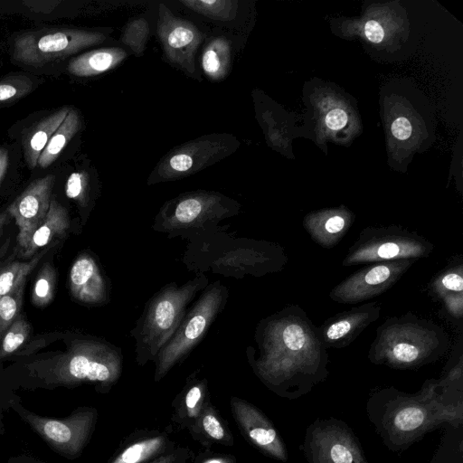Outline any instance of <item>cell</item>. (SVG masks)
Segmentation results:
<instances>
[{
    "label": "cell",
    "mask_w": 463,
    "mask_h": 463,
    "mask_svg": "<svg viewBox=\"0 0 463 463\" xmlns=\"http://www.w3.org/2000/svg\"><path fill=\"white\" fill-rule=\"evenodd\" d=\"M417 260L407 259L369 263L336 285L329 297L342 304L371 299L391 288Z\"/></svg>",
    "instance_id": "7c38bea8"
},
{
    "label": "cell",
    "mask_w": 463,
    "mask_h": 463,
    "mask_svg": "<svg viewBox=\"0 0 463 463\" xmlns=\"http://www.w3.org/2000/svg\"><path fill=\"white\" fill-rule=\"evenodd\" d=\"M208 285L203 273L178 286L172 282L161 288L146 304L132 328L136 360L140 366L154 361L182 323L189 304Z\"/></svg>",
    "instance_id": "277c9868"
},
{
    "label": "cell",
    "mask_w": 463,
    "mask_h": 463,
    "mask_svg": "<svg viewBox=\"0 0 463 463\" xmlns=\"http://www.w3.org/2000/svg\"><path fill=\"white\" fill-rule=\"evenodd\" d=\"M434 245L416 232L396 225L366 227L348 249L342 265L374 263L428 257Z\"/></svg>",
    "instance_id": "52a82bcc"
},
{
    "label": "cell",
    "mask_w": 463,
    "mask_h": 463,
    "mask_svg": "<svg viewBox=\"0 0 463 463\" xmlns=\"http://www.w3.org/2000/svg\"><path fill=\"white\" fill-rule=\"evenodd\" d=\"M33 84L25 76L8 77L0 80V102L11 101L28 93Z\"/></svg>",
    "instance_id": "d590c367"
},
{
    "label": "cell",
    "mask_w": 463,
    "mask_h": 463,
    "mask_svg": "<svg viewBox=\"0 0 463 463\" xmlns=\"http://www.w3.org/2000/svg\"><path fill=\"white\" fill-rule=\"evenodd\" d=\"M8 243H5V245L0 250V268L4 265V262L2 260L3 257L5 256V253L7 250Z\"/></svg>",
    "instance_id": "ee69618b"
},
{
    "label": "cell",
    "mask_w": 463,
    "mask_h": 463,
    "mask_svg": "<svg viewBox=\"0 0 463 463\" xmlns=\"http://www.w3.org/2000/svg\"><path fill=\"white\" fill-rule=\"evenodd\" d=\"M239 141L232 135L211 134L169 151L156 165L148 184L172 181L195 174L233 153Z\"/></svg>",
    "instance_id": "30bf717a"
},
{
    "label": "cell",
    "mask_w": 463,
    "mask_h": 463,
    "mask_svg": "<svg viewBox=\"0 0 463 463\" xmlns=\"http://www.w3.org/2000/svg\"><path fill=\"white\" fill-rule=\"evenodd\" d=\"M379 303L368 302L326 319L318 328L326 348H343L354 342L380 316Z\"/></svg>",
    "instance_id": "2e32d148"
},
{
    "label": "cell",
    "mask_w": 463,
    "mask_h": 463,
    "mask_svg": "<svg viewBox=\"0 0 463 463\" xmlns=\"http://www.w3.org/2000/svg\"><path fill=\"white\" fill-rule=\"evenodd\" d=\"M9 165V153L8 150L0 146V185L6 174Z\"/></svg>",
    "instance_id": "60d3db41"
},
{
    "label": "cell",
    "mask_w": 463,
    "mask_h": 463,
    "mask_svg": "<svg viewBox=\"0 0 463 463\" xmlns=\"http://www.w3.org/2000/svg\"><path fill=\"white\" fill-rule=\"evenodd\" d=\"M449 340L434 322L406 314L390 317L378 328L368 354L374 364L417 369L439 359Z\"/></svg>",
    "instance_id": "3957f363"
},
{
    "label": "cell",
    "mask_w": 463,
    "mask_h": 463,
    "mask_svg": "<svg viewBox=\"0 0 463 463\" xmlns=\"http://www.w3.org/2000/svg\"><path fill=\"white\" fill-rule=\"evenodd\" d=\"M206 392L207 382L204 379L192 382L180 402L178 417L190 429L206 405Z\"/></svg>",
    "instance_id": "83f0119b"
},
{
    "label": "cell",
    "mask_w": 463,
    "mask_h": 463,
    "mask_svg": "<svg viewBox=\"0 0 463 463\" xmlns=\"http://www.w3.org/2000/svg\"><path fill=\"white\" fill-rule=\"evenodd\" d=\"M48 250L49 247H45L28 261H14L3 265L0 268V298L8 293L19 280L26 279Z\"/></svg>",
    "instance_id": "f546056e"
},
{
    "label": "cell",
    "mask_w": 463,
    "mask_h": 463,
    "mask_svg": "<svg viewBox=\"0 0 463 463\" xmlns=\"http://www.w3.org/2000/svg\"><path fill=\"white\" fill-rule=\"evenodd\" d=\"M189 9L216 21L232 20L238 9V2L232 0H182Z\"/></svg>",
    "instance_id": "f1b7e54d"
},
{
    "label": "cell",
    "mask_w": 463,
    "mask_h": 463,
    "mask_svg": "<svg viewBox=\"0 0 463 463\" xmlns=\"http://www.w3.org/2000/svg\"><path fill=\"white\" fill-rule=\"evenodd\" d=\"M72 297L85 304L102 305L109 300L106 279L97 261L83 253L73 262L69 276Z\"/></svg>",
    "instance_id": "e0dca14e"
},
{
    "label": "cell",
    "mask_w": 463,
    "mask_h": 463,
    "mask_svg": "<svg viewBox=\"0 0 463 463\" xmlns=\"http://www.w3.org/2000/svg\"><path fill=\"white\" fill-rule=\"evenodd\" d=\"M188 457L189 450L184 448H179L162 454L149 461V463H185Z\"/></svg>",
    "instance_id": "8d00e7d4"
},
{
    "label": "cell",
    "mask_w": 463,
    "mask_h": 463,
    "mask_svg": "<svg viewBox=\"0 0 463 463\" xmlns=\"http://www.w3.org/2000/svg\"><path fill=\"white\" fill-rule=\"evenodd\" d=\"M80 128V115L75 109L71 108L65 119L52 134L42 152L37 165L41 168H46L52 165L58 158L69 141L75 136Z\"/></svg>",
    "instance_id": "484cf974"
},
{
    "label": "cell",
    "mask_w": 463,
    "mask_h": 463,
    "mask_svg": "<svg viewBox=\"0 0 463 463\" xmlns=\"http://www.w3.org/2000/svg\"><path fill=\"white\" fill-rule=\"evenodd\" d=\"M301 449L308 463H368L353 430L334 418L309 425Z\"/></svg>",
    "instance_id": "8fae6325"
},
{
    "label": "cell",
    "mask_w": 463,
    "mask_h": 463,
    "mask_svg": "<svg viewBox=\"0 0 463 463\" xmlns=\"http://www.w3.org/2000/svg\"><path fill=\"white\" fill-rule=\"evenodd\" d=\"M364 33L366 38L374 43H381L384 36L383 28L374 20L366 22L364 25Z\"/></svg>",
    "instance_id": "ab89813d"
},
{
    "label": "cell",
    "mask_w": 463,
    "mask_h": 463,
    "mask_svg": "<svg viewBox=\"0 0 463 463\" xmlns=\"http://www.w3.org/2000/svg\"><path fill=\"white\" fill-rule=\"evenodd\" d=\"M90 176L86 171H76L70 175L65 184L67 197L86 207L90 201Z\"/></svg>",
    "instance_id": "e575fe53"
},
{
    "label": "cell",
    "mask_w": 463,
    "mask_h": 463,
    "mask_svg": "<svg viewBox=\"0 0 463 463\" xmlns=\"http://www.w3.org/2000/svg\"><path fill=\"white\" fill-rule=\"evenodd\" d=\"M56 283V271L52 264L45 263L41 269L33 285L32 302L42 307L51 302Z\"/></svg>",
    "instance_id": "1f68e13d"
},
{
    "label": "cell",
    "mask_w": 463,
    "mask_h": 463,
    "mask_svg": "<svg viewBox=\"0 0 463 463\" xmlns=\"http://www.w3.org/2000/svg\"><path fill=\"white\" fill-rule=\"evenodd\" d=\"M259 378L283 398L298 399L327 376V353L318 328L299 307H288L260 323Z\"/></svg>",
    "instance_id": "6da1fadb"
},
{
    "label": "cell",
    "mask_w": 463,
    "mask_h": 463,
    "mask_svg": "<svg viewBox=\"0 0 463 463\" xmlns=\"http://www.w3.org/2000/svg\"><path fill=\"white\" fill-rule=\"evenodd\" d=\"M30 332V325L19 315L2 337L0 349L1 357H5L15 352L22 346L28 339Z\"/></svg>",
    "instance_id": "836d02e7"
},
{
    "label": "cell",
    "mask_w": 463,
    "mask_h": 463,
    "mask_svg": "<svg viewBox=\"0 0 463 463\" xmlns=\"http://www.w3.org/2000/svg\"><path fill=\"white\" fill-rule=\"evenodd\" d=\"M202 463H235V460L228 456H213L203 460Z\"/></svg>",
    "instance_id": "b9f144b4"
},
{
    "label": "cell",
    "mask_w": 463,
    "mask_h": 463,
    "mask_svg": "<svg viewBox=\"0 0 463 463\" xmlns=\"http://www.w3.org/2000/svg\"><path fill=\"white\" fill-rule=\"evenodd\" d=\"M99 32L75 28H51L24 33L14 38L13 58L28 66H43L101 43Z\"/></svg>",
    "instance_id": "9c48e42d"
},
{
    "label": "cell",
    "mask_w": 463,
    "mask_h": 463,
    "mask_svg": "<svg viewBox=\"0 0 463 463\" xmlns=\"http://www.w3.org/2000/svg\"><path fill=\"white\" fill-rule=\"evenodd\" d=\"M54 181L53 175L34 180L6 209L19 230L18 254L26 249L33 233L49 211Z\"/></svg>",
    "instance_id": "5bb4252c"
},
{
    "label": "cell",
    "mask_w": 463,
    "mask_h": 463,
    "mask_svg": "<svg viewBox=\"0 0 463 463\" xmlns=\"http://www.w3.org/2000/svg\"><path fill=\"white\" fill-rule=\"evenodd\" d=\"M11 215L7 210L0 213V238L3 234L5 226L9 222Z\"/></svg>",
    "instance_id": "7bdbcfd3"
},
{
    "label": "cell",
    "mask_w": 463,
    "mask_h": 463,
    "mask_svg": "<svg viewBox=\"0 0 463 463\" xmlns=\"http://www.w3.org/2000/svg\"><path fill=\"white\" fill-rule=\"evenodd\" d=\"M157 34L166 59L190 76L203 35L191 22L175 16L165 4L158 7Z\"/></svg>",
    "instance_id": "4fadbf2b"
},
{
    "label": "cell",
    "mask_w": 463,
    "mask_h": 463,
    "mask_svg": "<svg viewBox=\"0 0 463 463\" xmlns=\"http://www.w3.org/2000/svg\"><path fill=\"white\" fill-rule=\"evenodd\" d=\"M71 108H60L45 116L34 124L24 137L23 148L25 162L30 169H33L39 157L49 142L52 134L57 130L68 115Z\"/></svg>",
    "instance_id": "44dd1931"
},
{
    "label": "cell",
    "mask_w": 463,
    "mask_h": 463,
    "mask_svg": "<svg viewBox=\"0 0 463 463\" xmlns=\"http://www.w3.org/2000/svg\"><path fill=\"white\" fill-rule=\"evenodd\" d=\"M70 228L68 211L55 199L51 200L49 211L41 225L33 233L26 249L18 254L20 258L31 259L34 254L50 245L54 239L64 238Z\"/></svg>",
    "instance_id": "d6986e66"
},
{
    "label": "cell",
    "mask_w": 463,
    "mask_h": 463,
    "mask_svg": "<svg viewBox=\"0 0 463 463\" xmlns=\"http://www.w3.org/2000/svg\"><path fill=\"white\" fill-rule=\"evenodd\" d=\"M126 57L125 50L118 47L93 50L71 58L68 71L77 77H91L110 71Z\"/></svg>",
    "instance_id": "7402d4cb"
},
{
    "label": "cell",
    "mask_w": 463,
    "mask_h": 463,
    "mask_svg": "<svg viewBox=\"0 0 463 463\" xmlns=\"http://www.w3.org/2000/svg\"><path fill=\"white\" fill-rule=\"evenodd\" d=\"M463 265L442 270L431 285L432 292L440 298L449 313L456 317L463 315Z\"/></svg>",
    "instance_id": "603a6c76"
},
{
    "label": "cell",
    "mask_w": 463,
    "mask_h": 463,
    "mask_svg": "<svg viewBox=\"0 0 463 463\" xmlns=\"http://www.w3.org/2000/svg\"><path fill=\"white\" fill-rule=\"evenodd\" d=\"M231 408L241 430L257 449L274 459L288 461L283 439L260 410L238 397L231 399Z\"/></svg>",
    "instance_id": "9a60e30c"
},
{
    "label": "cell",
    "mask_w": 463,
    "mask_h": 463,
    "mask_svg": "<svg viewBox=\"0 0 463 463\" xmlns=\"http://www.w3.org/2000/svg\"><path fill=\"white\" fill-rule=\"evenodd\" d=\"M93 420L94 414L89 411L67 421L42 420L38 426L49 439L77 451L86 440Z\"/></svg>",
    "instance_id": "ffe728a7"
},
{
    "label": "cell",
    "mask_w": 463,
    "mask_h": 463,
    "mask_svg": "<svg viewBox=\"0 0 463 463\" xmlns=\"http://www.w3.org/2000/svg\"><path fill=\"white\" fill-rule=\"evenodd\" d=\"M119 348L103 340L88 338L73 342L69 352L59 357L54 372L67 383L90 382L111 386L120 377Z\"/></svg>",
    "instance_id": "ba28073f"
},
{
    "label": "cell",
    "mask_w": 463,
    "mask_h": 463,
    "mask_svg": "<svg viewBox=\"0 0 463 463\" xmlns=\"http://www.w3.org/2000/svg\"><path fill=\"white\" fill-rule=\"evenodd\" d=\"M411 130L410 121L404 117L396 118L392 125V133L399 140H405L410 137Z\"/></svg>",
    "instance_id": "f35d334b"
},
{
    "label": "cell",
    "mask_w": 463,
    "mask_h": 463,
    "mask_svg": "<svg viewBox=\"0 0 463 463\" xmlns=\"http://www.w3.org/2000/svg\"><path fill=\"white\" fill-rule=\"evenodd\" d=\"M231 67V43L224 37L212 39L203 49L202 68L212 80H222Z\"/></svg>",
    "instance_id": "d4e9b609"
},
{
    "label": "cell",
    "mask_w": 463,
    "mask_h": 463,
    "mask_svg": "<svg viewBox=\"0 0 463 463\" xmlns=\"http://www.w3.org/2000/svg\"><path fill=\"white\" fill-rule=\"evenodd\" d=\"M24 284L25 279L19 280L8 293L0 298V338L20 315Z\"/></svg>",
    "instance_id": "4dcf8cb0"
},
{
    "label": "cell",
    "mask_w": 463,
    "mask_h": 463,
    "mask_svg": "<svg viewBox=\"0 0 463 463\" xmlns=\"http://www.w3.org/2000/svg\"><path fill=\"white\" fill-rule=\"evenodd\" d=\"M194 434H203L206 441L232 445L231 432L210 403L203 407L199 418L191 428Z\"/></svg>",
    "instance_id": "4316f807"
},
{
    "label": "cell",
    "mask_w": 463,
    "mask_h": 463,
    "mask_svg": "<svg viewBox=\"0 0 463 463\" xmlns=\"http://www.w3.org/2000/svg\"><path fill=\"white\" fill-rule=\"evenodd\" d=\"M353 222L354 216L348 212L332 210L310 213L304 219L303 226L316 243L330 249L340 242Z\"/></svg>",
    "instance_id": "ac0fdd59"
},
{
    "label": "cell",
    "mask_w": 463,
    "mask_h": 463,
    "mask_svg": "<svg viewBox=\"0 0 463 463\" xmlns=\"http://www.w3.org/2000/svg\"><path fill=\"white\" fill-rule=\"evenodd\" d=\"M347 114L341 109H335L329 111L325 118L326 125L333 130L343 128L347 123Z\"/></svg>",
    "instance_id": "74e56055"
},
{
    "label": "cell",
    "mask_w": 463,
    "mask_h": 463,
    "mask_svg": "<svg viewBox=\"0 0 463 463\" xmlns=\"http://www.w3.org/2000/svg\"><path fill=\"white\" fill-rule=\"evenodd\" d=\"M149 36V25L146 19L130 20L122 33L121 42L136 55L143 54Z\"/></svg>",
    "instance_id": "d6a6232c"
},
{
    "label": "cell",
    "mask_w": 463,
    "mask_h": 463,
    "mask_svg": "<svg viewBox=\"0 0 463 463\" xmlns=\"http://www.w3.org/2000/svg\"><path fill=\"white\" fill-rule=\"evenodd\" d=\"M239 203L220 193L195 191L167 201L155 218L153 228L168 237L213 228L219 222L237 214Z\"/></svg>",
    "instance_id": "5b68a950"
},
{
    "label": "cell",
    "mask_w": 463,
    "mask_h": 463,
    "mask_svg": "<svg viewBox=\"0 0 463 463\" xmlns=\"http://www.w3.org/2000/svg\"><path fill=\"white\" fill-rule=\"evenodd\" d=\"M366 410L383 444L395 452L407 449L443 425L456 428L463 422V404L444 401L430 380L413 394L393 387L377 390L369 398Z\"/></svg>",
    "instance_id": "7a4b0ae2"
},
{
    "label": "cell",
    "mask_w": 463,
    "mask_h": 463,
    "mask_svg": "<svg viewBox=\"0 0 463 463\" xmlns=\"http://www.w3.org/2000/svg\"><path fill=\"white\" fill-rule=\"evenodd\" d=\"M228 288L220 280L202 290L197 301L188 308L173 337L155 358V381H159L184 360L204 336L228 300Z\"/></svg>",
    "instance_id": "8992f818"
},
{
    "label": "cell",
    "mask_w": 463,
    "mask_h": 463,
    "mask_svg": "<svg viewBox=\"0 0 463 463\" xmlns=\"http://www.w3.org/2000/svg\"><path fill=\"white\" fill-rule=\"evenodd\" d=\"M169 447L166 435H154L129 444L109 463H146L169 451Z\"/></svg>",
    "instance_id": "cb8c5ba5"
}]
</instances>
